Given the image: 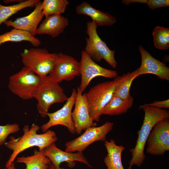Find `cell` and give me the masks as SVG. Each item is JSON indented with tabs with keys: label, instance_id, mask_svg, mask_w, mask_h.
I'll return each instance as SVG.
<instances>
[{
	"label": "cell",
	"instance_id": "1",
	"mask_svg": "<svg viewBox=\"0 0 169 169\" xmlns=\"http://www.w3.org/2000/svg\"><path fill=\"white\" fill-rule=\"evenodd\" d=\"M39 127L33 124L29 128L25 125L23 128V135L15 138L10 137V141L4 144L6 146L13 151L12 154L6 163V168L9 167L18 155L25 150L34 146H37L41 151L58 140L55 133L51 130L42 134H38Z\"/></svg>",
	"mask_w": 169,
	"mask_h": 169
},
{
	"label": "cell",
	"instance_id": "2",
	"mask_svg": "<svg viewBox=\"0 0 169 169\" xmlns=\"http://www.w3.org/2000/svg\"><path fill=\"white\" fill-rule=\"evenodd\" d=\"M139 107L144 111V118L141 127L137 132L135 146L130 149L132 157L127 169H131L133 165L140 167L143 164L146 158L144 153L145 146L152 129L159 122L169 118V111L166 110L142 105Z\"/></svg>",
	"mask_w": 169,
	"mask_h": 169
},
{
	"label": "cell",
	"instance_id": "3",
	"mask_svg": "<svg viewBox=\"0 0 169 169\" xmlns=\"http://www.w3.org/2000/svg\"><path fill=\"white\" fill-rule=\"evenodd\" d=\"M117 76L113 80L99 83L85 93L90 115L93 121L99 122L104 108L114 95L117 87L132 74Z\"/></svg>",
	"mask_w": 169,
	"mask_h": 169
},
{
	"label": "cell",
	"instance_id": "4",
	"mask_svg": "<svg viewBox=\"0 0 169 169\" xmlns=\"http://www.w3.org/2000/svg\"><path fill=\"white\" fill-rule=\"evenodd\" d=\"M34 98L37 101V108L39 113L42 117L45 118L52 105L66 102L68 97L59 83L47 76L41 78Z\"/></svg>",
	"mask_w": 169,
	"mask_h": 169
},
{
	"label": "cell",
	"instance_id": "5",
	"mask_svg": "<svg viewBox=\"0 0 169 169\" xmlns=\"http://www.w3.org/2000/svg\"><path fill=\"white\" fill-rule=\"evenodd\" d=\"M58 56L50 53L45 48H32L25 49L20 54L24 66L41 78L48 76L53 70Z\"/></svg>",
	"mask_w": 169,
	"mask_h": 169
},
{
	"label": "cell",
	"instance_id": "6",
	"mask_svg": "<svg viewBox=\"0 0 169 169\" xmlns=\"http://www.w3.org/2000/svg\"><path fill=\"white\" fill-rule=\"evenodd\" d=\"M97 27L92 21L87 23L86 32L88 37L86 38L84 50L95 62H100L104 59L111 67L115 68L118 64L115 58V51L110 50L100 37L97 33Z\"/></svg>",
	"mask_w": 169,
	"mask_h": 169
},
{
	"label": "cell",
	"instance_id": "7",
	"mask_svg": "<svg viewBox=\"0 0 169 169\" xmlns=\"http://www.w3.org/2000/svg\"><path fill=\"white\" fill-rule=\"evenodd\" d=\"M41 78L28 68L24 66L9 78L8 88L20 99L27 100L34 98Z\"/></svg>",
	"mask_w": 169,
	"mask_h": 169
},
{
	"label": "cell",
	"instance_id": "8",
	"mask_svg": "<svg viewBox=\"0 0 169 169\" xmlns=\"http://www.w3.org/2000/svg\"><path fill=\"white\" fill-rule=\"evenodd\" d=\"M114 124L107 121L98 127L95 126L86 129L79 137L65 144V151L82 152L91 144L97 141H105L108 134L112 130Z\"/></svg>",
	"mask_w": 169,
	"mask_h": 169
},
{
	"label": "cell",
	"instance_id": "9",
	"mask_svg": "<svg viewBox=\"0 0 169 169\" xmlns=\"http://www.w3.org/2000/svg\"><path fill=\"white\" fill-rule=\"evenodd\" d=\"M79 74L81 80L79 87L83 93L94 78L102 76L106 78H115L118 76L117 72L103 68L97 64L85 52H81L79 62Z\"/></svg>",
	"mask_w": 169,
	"mask_h": 169
},
{
	"label": "cell",
	"instance_id": "10",
	"mask_svg": "<svg viewBox=\"0 0 169 169\" xmlns=\"http://www.w3.org/2000/svg\"><path fill=\"white\" fill-rule=\"evenodd\" d=\"M147 152L161 156L169 150V119L161 121L153 127L147 140Z\"/></svg>",
	"mask_w": 169,
	"mask_h": 169
},
{
	"label": "cell",
	"instance_id": "11",
	"mask_svg": "<svg viewBox=\"0 0 169 169\" xmlns=\"http://www.w3.org/2000/svg\"><path fill=\"white\" fill-rule=\"evenodd\" d=\"M77 90L73 89L71 95L60 109L53 113L48 112L47 116L49 117L48 122L41 127L42 131L44 133L50 127L56 125H62L65 126L72 134L75 133L74 124L72 118V110L74 105Z\"/></svg>",
	"mask_w": 169,
	"mask_h": 169
},
{
	"label": "cell",
	"instance_id": "12",
	"mask_svg": "<svg viewBox=\"0 0 169 169\" xmlns=\"http://www.w3.org/2000/svg\"><path fill=\"white\" fill-rule=\"evenodd\" d=\"M79 62L72 57L62 53L58 54L54 68L48 75L59 83L63 80L70 81L80 75Z\"/></svg>",
	"mask_w": 169,
	"mask_h": 169
},
{
	"label": "cell",
	"instance_id": "13",
	"mask_svg": "<svg viewBox=\"0 0 169 169\" xmlns=\"http://www.w3.org/2000/svg\"><path fill=\"white\" fill-rule=\"evenodd\" d=\"M76 90L74 108L71 115L75 133L80 134L83 130L95 126L90 114L85 94H82L79 86Z\"/></svg>",
	"mask_w": 169,
	"mask_h": 169
},
{
	"label": "cell",
	"instance_id": "14",
	"mask_svg": "<svg viewBox=\"0 0 169 169\" xmlns=\"http://www.w3.org/2000/svg\"><path fill=\"white\" fill-rule=\"evenodd\" d=\"M42 151L44 154L49 159L55 169H65L60 166V164L64 162L68 163L69 167L73 168L75 165V161L80 162L90 167H92L82 152L71 153L64 151L57 148L54 143Z\"/></svg>",
	"mask_w": 169,
	"mask_h": 169
},
{
	"label": "cell",
	"instance_id": "15",
	"mask_svg": "<svg viewBox=\"0 0 169 169\" xmlns=\"http://www.w3.org/2000/svg\"><path fill=\"white\" fill-rule=\"evenodd\" d=\"M141 57V64L136 70L138 76L146 74H152L161 79L169 81V68L166 64L152 56L141 46L139 47Z\"/></svg>",
	"mask_w": 169,
	"mask_h": 169
},
{
	"label": "cell",
	"instance_id": "16",
	"mask_svg": "<svg viewBox=\"0 0 169 169\" xmlns=\"http://www.w3.org/2000/svg\"><path fill=\"white\" fill-rule=\"evenodd\" d=\"M42 1H40L35 6L33 12L29 15L13 21L8 20L4 24L8 27L27 32L35 36L39 24L44 16L41 8Z\"/></svg>",
	"mask_w": 169,
	"mask_h": 169
},
{
	"label": "cell",
	"instance_id": "17",
	"mask_svg": "<svg viewBox=\"0 0 169 169\" xmlns=\"http://www.w3.org/2000/svg\"><path fill=\"white\" fill-rule=\"evenodd\" d=\"M69 24L67 18L61 14H54L45 17L39 25L36 35L46 34L52 38L58 37L63 33Z\"/></svg>",
	"mask_w": 169,
	"mask_h": 169
},
{
	"label": "cell",
	"instance_id": "18",
	"mask_svg": "<svg viewBox=\"0 0 169 169\" xmlns=\"http://www.w3.org/2000/svg\"><path fill=\"white\" fill-rule=\"evenodd\" d=\"M76 10L78 14L86 15L91 17L92 21L97 27L110 26L116 22V18L111 14L94 8L86 2L77 6Z\"/></svg>",
	"mask_w": 169,
	"mask_h": 169
},
{
	"label": "cell",
	"instance_id": "19",
	"mask_svg": "<svg viewBox=\"0 0 169 169\" xmlns=\"http://www.w3.org/2000/svg\"><path fill=\"white\" fill-rule=\"evenodd\" d=\"M107 154L104 161L107 168L105 169H124L121 161V155L125 150L122 145H117L114 140L105 141L104 143Z\"/></svg>",
	"mask_w": 169,
	"mask_h": 169
},
{
	"label": "cell",
	"instance_id": "20",
	"mask_svg": "<svg viewBox=\"0 0 169 169\" xmlns=\"http://www.w3.org/2000/svg\"><path fill=\"white\" fill-rule=\"evenodd\" d=\"M27 41L35 47H37L41 44L40 40L24 31L13 28L10 31L0 35V46L8 42H18Z\"/></svg>",
	"mask_w": 169,
	"mask_h": 169
},
{
	"label": "cell",
	"instance_id": "21",
	"mask_svg": "<svg viewBox=\"0 0 169 169\" xmlns=\"http://www.w3.org/2000/svg\"><path fill=\"white\" fill-rule=\"evenodd\" d=\"M133 103V98L131 96L123 99L114 95L103 109L102 115L113 116L125 113L132 107Z\"/></svg>",
	"mask_w": 169,
	"mask_h": 169
},
{
	"label": "cell",
	"instance_id": "22",
	"mask_svg": "<svg viewBox=\"0 0 169 169\" xmlns=\"http://www.w3.org/2000/svg\"><path fill=\"white\" fill-rule=\"evenodd\" d=\"M18 162L24 163L26 169H48L51 162L42 151H38L35 149L34 154L30 156L18 157Z\"/></svg>",
	"mask_w": 169,
	"mask_h": 169
},
{
	"label": "cell",
	"instance_id": "23",
	"mask_svg": "<svg viewBox=\"0 0 169 169\" xmlns=\"http://www.w3.org/2000/svg\"><path fill=\"white\" fill-rule=\"evenodd\" d=\"M40 0H27L9 6H4L0 3V26L12 16L26 8L35 7Z\"/></svg>",
	"mask_w": 169,
	"mask_h": 169
},
{
	"label": "cell",
	"instance_id": "24",
	"mask_svg": "<svg viewBox=\"0 0 169 169\" xmlns=\"http://www.w3.org/2000/svg\"><path fill=\"white\" fill-rule=\"evenodd\" d=\"M69 3L67 0H44L41 8L44 16L61 14L65 12Z\"/></svg>",
	"mask_w": 169,
	"mask_h": 169
},
{
	"label": "cell",
	"instance_id": "25",
	"mask_svg": "<svg viewBox=\"0 0 169 169\" xmlns=\"http://www.w3.org/2000/svg\"><path fill=\"white\" fill-rule=\"evenodd\" d=\"M155 47L159 49L166 50L169 48V28L157 26L152 32Z\"/></svg>",
	"mask_w": 169,
	"mask_h": 169
},
{
	"label": "cell",
	"instance_id": "26",
	"mask_svg": "<svg viewBox=\"0 0 169 169\" xmlns=\"http://www.w3.org/2000/svg\"><path fill=\"white\" fill-rule=\"evenodd\" d=\"M132 73L131 75L117 87L114 95L123 99H128L131 96L130 93L131 86L133 80L138 77L136 70Z\"/></svg>",
	"mask_w": 169,
	"mask_h": 169
},
{
	"label": "cell",
	"instance_id": "27",
	"mask_svg": "<svg viewBox=\"0 0 169 169\" xmlns=\"http://www.w3.org/2000/svg\"><path fill=\"white\" fill-rule=\"evenodd\" d=\"M19 130V125L17 124L0 125V146L5 143L10 134L17 133Z\"/></svg>",
	"mask_w": 169,
	"mask_h": 169
},
{
	"label": "cell",
	"instance_id": "28",
	"mask_svg": "<svg viewBox=\"0 0 169 169\" xmlns=\"http://www.w3.org/2000/svg\"><path fill=\"white\" fill-rule=\"evenodd\" d=\"M133 3L146 4L149 8L152 10L169 6L168 0H133Z\"/></svg>",
	"mask_w": 169,
	"mask_h": 169
},
{
	"label": "cell",
	"instance_id": "29",
	"mask_svg": "<svg viewBox=\"0 0 169 169\" xmlns=\"http://www.w3.org/2000/svg\"><path fill=\"white\" fill-rule=\"evenodd\" d=\"M143 106H150L155 107L159 109L162 108H169V100L168 99L162 101H156L152 103L145 104Z\"/></svg>",
	"mask_w": 169,
	"mask_h": 169
},
{
	"label": "cell",
	"instance_id": "30",
	"mask_svg": "<svg viewBox=\"0 0 169 169\" xmlns=\"http://www.w3.org/2000/svg\"><path fill=\"white\" fill-rule=\"evenodd\" d=\"M23 0H4L3 1V2L5 3H12L17 2L20 3L23 2Z\"/></svg>",
	"mask_w": 169,
	"mask_h": 169
},
{
	"label": "cell",
	"instance_id": "31",
	"mask_svg": "<svg viewBox=\"0 0 169 169\" xmlns=\"http://www.w3.org/2000/svg\"><path fill=\"white\" fill-rule=\"evenodd\" d=\"M5 169H17L15 166V164L13 162L11 164L10 166L8 168H6Z\"/></svg>",
	"mask_w": 169,
	"mask_h": 169
},
{
	"label": "cell",
	"instance_id": "32",
	"mask_svg": "<svg viewBox=\"0 0 169 169\" xmlns=\"http://www.w3.org/2000/svg\"><path fill=\"white\" fill-rule=\"evenodd\" d=\"M49 169H55L54 165L51 163L49 166Z\"/></svg>",
	"mask_w": 169,
	"mask_h": 169
},
{
	"label": "cell",
	"instance_id": "33",
	"mask_svg": "<svg viewBox=\"0 0 169 169\" xmlns=\"http://www.w3.org/2000/svg\"><path fill=\"white\" fill-rule=\"evenodd\" d=\"M0 157H1V156H0Z\"/></svg>",
	"mask_w": 169,
	"mask_h": 169
},
{
	"label": "cell",
	"instance_id": "34",
	"mask_svg": "<svg viewBox=\"0 0 169 169\" xmlns=\"http://www.w3.org/2000/svg\"></svg>",
	"mask_w": 169,
	"mask_h": 169
}]
</instances>
